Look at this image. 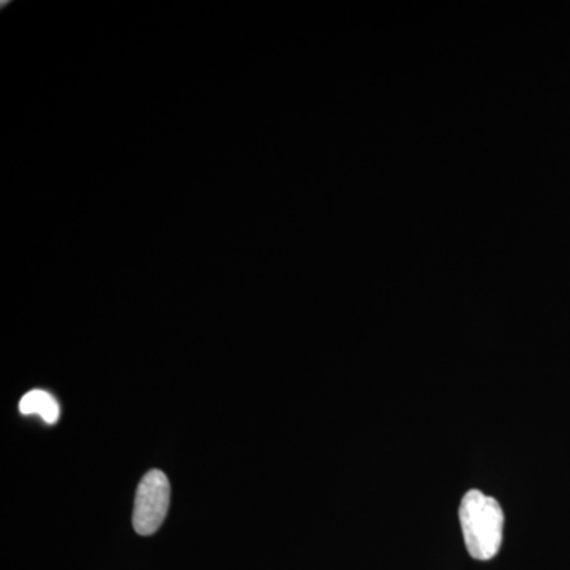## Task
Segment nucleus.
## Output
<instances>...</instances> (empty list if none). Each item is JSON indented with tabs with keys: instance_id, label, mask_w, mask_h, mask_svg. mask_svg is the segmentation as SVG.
Returning a JSON list of instances; mask_svg holds the SVG:
<instances>
[{
	"instance_id": "obj_1",
	"label": "nucleus",
	"mask_w": 570,
	"mask_h": 570,
	"mask_svg": "<svg viewBox=\"0 0 570 570\" xmlns=\"http://www.w3.org/2000/svg\"><path fill=\"white\" fill-rule=\"evenodd\" d=\"M459 517L469 554L478 561L493 560L504 538L501 504L480 490H469L461 499Z\"/></svg>"
},
{
	"instance_id": "obj_2",
	"label": "nucleus",
	"mask_w": 570,
	"mask_h": 570,
	"mask_svg": "<svg viewBox=\"0 0 570 570\" xmlns=\"http://www.w3.org/2000/svg\"><path fill=\"white\" fill-rule=\"evenodd\" d=\"M170 483L159 469H153L138 485L132 524L140 535H151L163 527L170 508Z\"/></svg>"
},
{
	"instance_id": "obj_3",
	"label": "nucleus",
	"mask_w": 570,
	"mask_h": 570,
	"mask_svg": "<svg viewBox=\"0 0 570 570\" xmlns=\"http://www.w3.org/2000/svg\"><path fill=\"white\" fill-rule=\"evenodd\" d=\"M22 415H39L48 425H55L61 417L58 400L45 390H32L20 401Z\"/></svg>"
}]
</instances>
